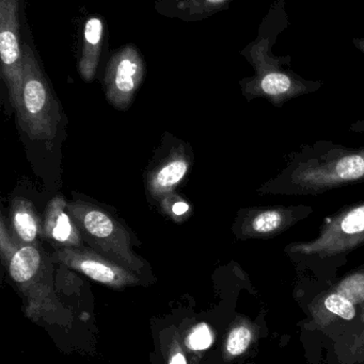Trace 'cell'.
<instances>
[{
    "mask_svg": "<svg viewBox=\"0 0 364 364\" xmlns=\"http://www.w3.org/2000/svg\"><path fill=\"white\" fill-rule=\"evenodd\" d=\"M170 364H187L185 357L182 354H175L171 359Z\"/></svg>",
    "mask_w": 364,
    "mask_h": 364,
    "instance_id": "obj_19",
    "label": "cell"
},
{
    "mask_svg": "<svg viewBox=\"0 0 364 364\" xmlns=\"http://www.w3.org/2000/svg\"><path fill=\"white\" fill-rule=\"evenodd\" d=\"M68 212L83 239L98 254L132 271L143 267L142 261L132 252L130 233L104 210L91 203L73 201L68 205Z\"/></svg>",
    "mask_w": 364,
    "mask_h": 364,
    "instance_id": "obj_2",
    "label": "cell"
},
{
    "mask_svg": "<svg viewBox=\"0 0 364 364\" xmlns=\"http://www.w3.org/2000/svg\"><path fill=\"white\" fill-rule=\"evenodd\" d=\"M56 260L88 277L108 286H122L135 282L130 269L109 260L94 250L85 247L60 248L53 254Z\"/></svg>",
    "mask_w": 364,
    "mask_h": 364,
    "instance_id": "obj_7",
    "label": "cell"
},
{
    "mask_svg": "<svg viewBox=\"0 0 364 364\" xmlns=\"http://www.w3.org/2000/svg\"><path fill=\"white\" fill-rule=\"evenodd\" d=\"M162 205L166 214L177 222L184 220L190 211V205L177 195L169 194L164 197Z\"/></svg>",
    "mask_w": 364,
    "mask_h": 364,
    "instance_id": "obj_15",
    "label": "cell"
},
{
    "mask_svg": "<svg viewBox=\"0 0 364 364\" xmlns=\"http://www.w3.org/2000/svg\"><path fill=\"white\" fill-rule=\"evenodd\" d=\"M104 23L100 17H90L83 26V49L78 68L83 80L90 82L95 77L102 53Z\"/></svg>",
    "mask_w": 364,
    "mask_h": 364,
    "instance_id": "obj_12",
    "label": "cell"
},
{
    "mask_svg": "<svg viewBox=\"0 0 364 364\" xmlns=\"http://www.w3.org/2000/svg\"><path fill=\"white\" fill-rule=\"evenodd\" d=\"M260 89L264 95L269 97H282L288 95L292 89L290 77L281 73H269L263 77L260 82Z\"/></svg>",
    "mask_w": 364,
    "mask_h": 364,
    "instance_id": "obj_14",
    "label": "cell"
},
{
    "mask_svg": "<svg viewBox=\"0 0 364 364\" xmlns=\"http://www.w3.org/2000/svg\"><path fill=\"white\" fill-rule=\"evenodd\" d=\"M363 243L364 203L338 214L323 227L316 239L291 246V252L303 256L331 258L346 254Z\"/></svg>",
    "mask_w": 364,
    "mask_h": 364,
    "instance_id": "obj_3",
    "label": "cell"
},
{
    "mask_svg": "<svg viewBox=\"0 0 364 364\" xmlns=\"http://www.w3.org/2000/svg\"><path fill=\"white\" fill-rule=\"evenodd\" d=\"M42 235L60 247H83V235L68 212V203L62 196L49 201L42 225Z\"/></svg>",
    "mask_w": 364,
    "mask_h": 364,
    "instance_id": "obj_8",
    "label": "cell"
},
{
    "mask_svg": "<svg viewBox=\"0 0 364 364\" xmlns=\"http://www.w3.org/2000/svg\"><path fill=\"white\" fill-rule=\"evenodd\" d=\"M364 181V149L301 164L293 182L301 191L322 192L350 182Z\"/></svg>",
    "mask_w": 364,
    "mask_h": 364,
    "instance_id": "obj_4",
    "label": "cell"
},
{
    "mask_svg": "<svg viewBox=\"0 0 364 364\" xmlns=\"http://www.w3.org/2000/svg\"><path fill=\"white\" fill-rule=\"evenodd\" d=\"M10 231L19 248L38 244L42 225L33 205L27 199L16 197L10 211Z\"/></svg>",
    "mask_w": 364,
    "mask_h": 364,
    "instance_id": "obj_11",
    "label": "cell"
},
{
    "mask_svg": "<svg viewBox=\"0 0 364 364\" xmlns=\"http://www.w3.org/2000/svg\"><path fill=\"white\" fill-rule=\"evenodd\" d=\"M19 0H0L1 76L11 104L19 112L24 83V49L19 36Z\"/></svg>",
    "mask_w": 364,
    "mask_h": 364,
    "instance_id": "obj_5",
    "label": "cell"
},
{
    "mask_svg": "<svg viewBox=\"0 0 364 364\" xmlns=\"http://www.w3.org/2000/svg\"><path fill=\"white\" fill-rule=\"evenodd\" d=\"M189 171V160L182 151L173 153L162 166L150 174L147 188L152 196L157 199L172 194Z\"/></svg>",
    "mask_w": 364,
    "mask_h": 364,
    "instance_id": "obj_10",
    "label": "cell"
},
{
    "mask_svg": "<svg viewBox=\"0 0 364 364\" xmlns=\"http://www.w3.org/2000/svg\"><path fill=\"white\" fill-rule=\"evenodd\" d=\"M254 331L248 325H239L229 333L226 350L232 357L241 356L251 346Z\"/></svg>",
    "mask_w": 364,
    "mask_h": 364,
    "instance_id": "obj_13",
    "label": "cell"
},
{
    "mask_svg": "<svg viewBox=\"0 0 364 364\" xmlns=\"http://www.w3.org/2000/svg\"><path fill=\"white\" fill-rule=\"evenodd\" d=\"M227 0H177V6L181 8L182 15L200 16L207 9L219 6Z\"/></svg>",
    "mask_w": 364,
    "mask_h": 364,
    "instance_id": "obj_16",
    "label": "cell"
},
{
    "mask_svg": "<svg viewBox=\"0 0 364 364\" xmlns=\"http://www.w3.org/2000/svg\"><path fill=\"white\" fill-rule=\"evenodd\" d=\"M145 75L143 58L136 47L126 45L107 63L105 92L107 100L117 109L130 106Z\"/></svg>",
    "mask_w": 364,
    "mask_h": 364,
    "instance_id": "obj_6",
    "label": "cell"
},
{
    "mask_svg": "<svg viewBox=\"0 0 364 364\" xmlns=\"http://www.w3.org/2000/svg\"><path fill=\"white\" fill-rule=\"evenodd\" d=\"M24 83L19 125L31 140L53 142L60 121L59 105L43 74L33 50L24 43Z\"/></svg>",
    "mask_w": 364,
    "mask_h": 364,
    "instance_id": "obj_1",
    "label": "cell"
},
{
    "mask_svg": "<svg viewBox=\"0 0 364 364\" xmlns=\"http://www.w3.org/2000/svg\"><path fill=\"white\" fill-rule=\"evenodd\" d=\"M294 220V212L286 208L256 209L246 216L241 232L245 237H269L284 231Z\"/></svg>",
    "mask_w": 364,
    "mask_h": 364,
    "instance_id": "obj_9",
    "label": "cell"
},
{
    "mask_svg": "<svg viewBox=\"0 0 364 364\" xmlns=\"http://www.w3.org/2000/svg\"><path fill=\"white\" fill-rule=\"evenodd\" d=\"M19 248V246L15 242L10 228L6 227L4 216L1 215V220H0V252H1L2 260L4 262H8L9 264Z\"/></svg>",
    "mask_w": 364,
    "mask_h": 364,
    "instance_id": "obj_17",
    "label": "cell"
},
{
    "mask_svg": "<svg viewBox=\"0 0 364 364\" xmlns=\"http://www.w3.org/2000/svg\"><path fill=\"white\" fill-rule=\"evenodd\" d=\"M190 348L194 350H203L209 348L213 343V337H212L211 331H209L207 325H199L197 328L194 329L192 335L189 336Z\"/></svg>",
    "mask_w": 364,
    "mask_h": 364,
    "instance_id": "obj_18",
    "label": "cell"
}]
</instances>
